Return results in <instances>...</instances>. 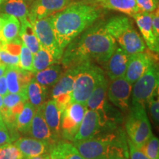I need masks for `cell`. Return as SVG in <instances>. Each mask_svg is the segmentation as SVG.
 Returning <instances> with one entry per match:
<instances>
[{
	"label": "cell",
	"mask_w": 159,
	"mask_h": 159,
	"mask_svg": "<svg viewBox=\"0 0 159 159\" xmlns=\"http://www.w3.org/2000/svg\"><path fill=\"white\" fill-rule=\"evenodd\" d=\"M116 46L114 39L105 29V21H99L93 24L67 45L61 62L65 70L86 61L105 64Z\"/></svg>",
	"instance_id": "obj_1"
},
{
	"label": "cell",
	"mask_w": 159,
	"mask_h": 159,
	"mask_svg": "<svg viewBox=\"0 0 159 159\" xmlns=\"http://www.w3.org/2000/svg\"><path fill=\"white\" fill-rule=\"evenodd\" d=\"M102 14L101 7L89 0L69 3L52 15L53 30L60 49L64 51L75 38L97 21Z\"/></svg>",
	"instance_id": "obj_2"
},
{
	"label": "cell",
	"mask_w": 159,
	"mask_h": 159,
	"mask_svg": "<svg viewBox=\"0 0 159 159\" xmlns=\"http://www.w3.org/2000/svg\"><path fill=\"white\" fill-rule=\"evenodd\" d=\"M74 146L85 159L128 158V138L121 131H113L86 140L75 142Z\"/></svg>",
	"instance_id": "obj_3"
},
{
	"label": "cell",
	"mask_w": 159,
	"mask_h": 159,
	"mask_svg": "<svg viewBox=\"0 0 159 159\" xmlns=\"http://www.w3.org/2000/svg\"><path fill=\"white\" fill-rule=\"evenodd\" d=\"M105 27L119 47L129 55L144 51V40L133 27L130 19L124 16H116L105 21Z\"/></svg>",
	"instance_id": "obj_4"
},
{
	"label": "cell",
	"mask_w": 159,
	"mask_h": 159,
	"mask_svg": "<svg viewBox=\"0 0 159 159\" xmlns=\"http://www.w3.org/2000/svg\"><path fill=\"white\" fill-rule=\"evenodd\" d=\"M76 68L71 102L86 105L87 101L99 81L105 77L104 71L96 63L86 61L74 66Z\"/></svg>",
	"instance_id": "obj_5"
},
{
	"label": "cell",
	"mask_w": 159,
	"mask_h": 159,
	"mask_svg": "<svg viewBox=\"0 0 159 159\" xmlns=\"http://www.w3.org/2000/svg\"><path fill=\"white\" fill-rule=\"evenodd\" d=\"M125 130L128 139L138 148H140L152 136V128L144 107L132 104L127 116Z\"/></svg>",
	"instance_id": "obj_6"
},
{
	"label": "cell",
	"mask_w": 159,
	"mask_h": 159,
	"mask_svg": "<svg viewBox=\"0 0 159 159\" xmlns=\"http://www.w3.org/2000/svg\"><path fill=\"white\" fill-rule=\"evenodd\" d=\"M132 91V104H138L146 107L149 99L158 89L159 72L156 61H153L145 73L134 83Z\"/></svg>",
	"instance_id": "obj_7"
},
{
	"label": "cell",
	"mask_w": 159,
	"mask_h": 159,
	"mask_svg": "<svg viewBox=\"0 0 159 159\" xmlns=\"http://www.w3.org/2000/svg\"><path fill=\"white\" fill-rule=\"evenodd\" d=\"M30 22L33 26L41 47L48 50L57 60V62H60L63 52L60 49L57 44L53 30L51 16L33 20Z\"/></svg>",
	"instance_id": "obj_8"
},
{
	"label": "cell",
	"mask_w": 159,
	"mask_h": 159,
	"mask_svg": "<svg viewBox=\"0 0 159 159\" xmlns=\"http://www.w3.org/2000/svg\"><path fill=\"white\" fill-rule=\"evenodd\" d=\"M86 110V105L79 102H72L68 108L61 113V139L73 142Z\"/></svg>",
	"instance_id": "obj_9"
},
{
	"label": "cell",
	"mask_w": 159,
	"mask_h": 159,
	"mask_svg": "<svg viewBox=\"0 0 159 159\" xmlns=\"http://www.w3.org/2000/svg\"><path fill=\"white\" fill-rule=\"evenodd\" d=\"M132 91V84L125 78V77H118L108 81L107 97L113 105L126 111L130 108V98Z\"/></svg>",
	"instance_id": "obj_10"
},
{
	"label": "cell",
	"mask_w": 159,
	"mask_h": 159,
	"mask_svg": "<svg viewBox=\"0 0 159 159\" xmlns=\"http://www.w3.org/2000/svg\"><path fill=\"white\" fill-rule=\"evenodd\" d=\"M35 73L24 70L19 66L7 67L5 76L9 93H21L26 91L27 85L34 77Z\"/></svg>",
	"instance_id": "obj_11"
},
{
	"label": "cell",
	"mask_w": 159,
	"mask_h": 159,
	"mask_svg": "<svg viewBox=\"0 0 159 159\" xmlns=\"http://www.w3.org/2000/svg\"><path fill=\"white\" fill-rule=\"evenodd\" d=\"M71 0H34L29 11L30 21L52 16L65 8Z\"/></svg>",
	"instance_id": "obj_12"
},
{
	"label": "cell",
	"mask_w": 159,
	"mask_h": 159,
	"mask_svg": "<svg viewBox=\"0 0 159 159\" xmlns=\"http://www.w3.org/2000/svg\"><path fill=\"white\" fill-rule=\"evenodd\" d=\"M155 60L152 56L147 53L139 52L130 55L129 58L128 67L125 75V78L130 84H134L139 80Z\"/></svg>",
	"instance_id": "obj_13"
},
{
	"label": "cell",
	"mask_w": 159,
	"mask_h": 159,
	"mask_svg": "<svg viewBox=\"0 0 159 159\" xmlns=\"http://www.w3.org/2000/svg\"><path fill=\"white\" fill-rule=\"evenodd\" d=\"M102 132L98 114L95 111L87 108L72 142L93 138Z\"/></svg>",
	"instance_id": "obj_14"
},
{
	"label": "cell",
	"mask_w": 159,
	"mask_h": 159,
	"mask_svg": "<svg viewBox=\"0 0 159 159\" xmlns=\"http://www.w3.org/2000/svg\"><path fill=\"white\" fill-rule=\"evenodd\" d=\"M130 55L116 46L110 58L105 63V71L109 79L114 80L118 77H125Z\"/></svg>",
	"instance_id": "obj_15"
},
{
	"label": "cell",
	"mask_w": 159,
	"mask_h": 159,
	"mask_svg": "<svg viewBox=\"0 0 159 159\" xmlns=\"http://www.w3.org/2000/svg\"><path fill=\"white\" fill-rule=\"evenodd\" d=\"M108 81L105 77H102L86 102L87 108L96 111L99 116L104 115L111 106L107 97Z\"/></svg>",
	"instance_id": "obj_16"
},
{
	"label": "cell",
	"mask_w": 159,
	"mask_h": 159,
	"mask_svg": "<svg viewBox=\"0 0 159 159\" xmlns=\"http://www.w3.org/2000/svg\"><path fill=\"white\" fill-rule=\"evenodd\" d=\"M134 18L139 30L142 33L143 39L151 51L158 53L159 51V40L154 35L152 27V14L151 13L139 12L135 14Z\"/></svg>",
	"instance_id": "obj_17"
},
{
	"label": "cell",
	"mask_w": 159,
	"mask_h": 159,
	"mask_svg": "<svg viewBox=\"0 0 159 159\" xmlns=\"http://www.w3.org/2000/svg\"><path fill=\"white\" fill-rule=\"evenodd\" d=\"M42 108L43 107H41L35 111L28 134H30L33 138L47 143L52 148L56 142H55L51 131L43 118Z\"/></svg>",
	"instance_id": "obj_18"
},
{
	"label": "cell",
	"mask_w": 159,
	"mask_h": 159,
	"mask_svg": "<svg viewBox=\"0 0 159 159\" xmlns=\"http://www.w3.org/2000/svg\"><path fill=\"white\" fill-rule=\"evenodd\" d=\"M43 116L50 130L55 142L61 140V112L53 99L47 101L42 108Z\"/></svg>",
	"instance_id": "obj_19"
},
{
	"label": "cell",
	"mask_w": 159,
	"mask_h": 159,
	"mask_svg": "<svg viewBox=\"0 0 159 159\" xmlns=\"http://www.w3.org/2000/svg\"><path fill=\"white\" fill-rule=\"evenodd\" d=\"M14 144L24 157H35L49 153L51 149L47 143L34 138H20Z\"/></svg>",
	"instance_id": "obj_20"
},
{
	"label": "cell",
	"mask_w": 159,
	"mask_h": 159,
	"mask_svg": "<svg viewBox=\"0 0 159 159\" xmlns=\"http://www.w3.org/2000/svg\"><path fill=\"white\" fill-rule=\"evenodd\" d=\"M105 9L114 10L133 17L139 13L135 0H89Z\"/></svg>",
	"instance_id": "obj_21"
},
{
	"label": "cell",
	"mask_w": 159,
	"mask_h": 159,
	"mask_svg": "<svg viewBox=\"0 0 159 159\" xmlns=\"http://www.w3.org/2000/svg\"><path fill=\"white\" fill-rule=\"evenodd\" d=\"M63 74V66L57 63L35 73L34 78L39 84L48 88L49 86H53L59 80Z\"/></svg>",
	"instance_id": "obj_22"
},
{
	"label": "cell",
	"mask_w": 159,
	"mask_h": 159,
	"mask_svg": "<svg viewBox=\"0 0 159 159\" xmlns=\"http://www.w3.org/2000/svg\"><path fill=\"white\" fill-rule=\"evenodd\" d=\"M0 5L2 13L13 16L19 21L28 19L29 9L26 0H4Z\"/></svg>",
	"instance_id": "obj_23"
},
{
	"label": "cell",
	"mask_w": 159,
	"mask_h": 159,
	"mask_svg": "<svg viewBox=\"0 0 159 159\" xmlns=\"http://www.w3.org/2000/svg\"><path fill=\"white\" fill-rule=\"evenodd\" d=\"M51 159H85L71 143L59 141L49 150Z\"/></svg>",
	"instance_id": "obj_24"
},
{
	"label": "cell",
	"mask_w": 159,
	"mask_h": 159,
	"mask_svg": "<svg viewBox=\"0 0 159 159\" xmlns=\"http://www.w3.org/2000/svg\"><path fill=\"white\" fill-rule=\"evenodd\" d=\"M76 75L77 70L75 66H71L66 69L65 72H63L59 80L53 85L52 90V99L63 94H71Z\"/></svg>",
	"instance_id": "obj_25"
},
{
	"label": "cell",
	"mask_w": 159,
	"mask_h": 159,
	"mask_svg": "<svg viewBox=\"0 0 159 159\" xmlns=\"http://www.w3.org/2000/svg\"><path fill=\"white\" fill-rule=\"evenodd\" d=\"M21 27L19 31V38L21 42L30 50L33 54L41 48L39 39L35 34L33 26L28 19L20 21Z\"/></svg>",
	"instance_id": "obj_26"
},
{
	"label": "cell",
	"mask_w": 159,
	"mask_h": 159,
	"mask_svg": "<svg viewBox=\"0 0 159 159\" xmlns=\"http://www.w3.org/2000/svg\"><path fill=\"white\" fill-rule=\"evenodd\" d=\"M27 96V102L35 107V109L43 106L47 97V88L43 86L35 80L33 77L27 85L26 89Z\"/></svg>",
	"instance_id": "obj_27"
},
{
	"label": "cell",
	"mask_w": 159,
	"mask_h": 159,
	"mask_svg": "<svg viewBox=\"0 0 159 159\" xmlns=\"http://www.w3.org/2000/svg\"><path fill=\"white\" fill-rule=\"evenodd\" d=\"M4 22L0 33V40L2 43H5L13 41L19 36L21 24L19 20L13 16L1 13Z\"/></svg>",
	"instance_id": "obj_28"
},
{
	"label": "cell",
	"mask_w": 159,
	"mask_h": 159,
	"mask_svg": "<svg viewBox=\"0 0 159 159\" xmlns=\"http://www.w3.org/2000/svg\"><path fill=\"white\" fill-rule=\"evenodd\" d=\"M35 111V107L29 102L25 103L22 111L18 115L16 121V128L19 132L24 134H28Z\"/></svg>",
	"instance_id": "obj_29"
},
{
	"label": "cell",
	"mask_w": 159,
	"mask_h": 159,
	"mask_svg": "<svg viewBox=\"0 0 159 159\" xmlns=\"http://www.w3.org/2000/svg\"><path fill=\"white\" fill-rule=\"evenodd\" d=\"M57 63L59 62L48 50L41 47L33 54V72L36 73Z\"/></svg>",
	"instance_id": "obj_30"
},
{
	"label": "cell",
	"mask_w": 159,
	"mask_h": 159,
	"mask_svg": "<svg viewBox=\"0 0 159 159\" xmlns=\"http://www.w3.org/2000/svg\"><path fill=\"white\" fill-rule=\"evenodd\" d=\"M139 149L150 159H159V140L153 134Z\"/></svg>",
	"instance_id": "obj_31"
},
{
	"label": "cell",
	"mask_w": 159,
	"mask_h": 159,
	"mask_svg": "<svg viewBox=\"0 0 159 159\" xmlns=\"http://www.w3.org/2000/svg\"><path fill=\"white\" fill-rule=\"evenodd\" d=\"M3 106L0 111L11 109L21 102H27V92L24 91L21 93H7L2 97Z\"/></svg>",
	"instance_id": "obj_32"
},
{
	"label": "cell",
	"mask_w": 159,
	"mask_h": 159,
	"mask_svg": "<svg viewBox=\"0 0 159 159\" xmlns=\"http://www.w3.org/2000/svg\"><path fill=\"white\" fill-rule=\"evenodd\" d=\"M19 67L33 72V53L23 43L19 54Z\"/></svg>",
	"instance_id": "obj_33"
},
{
	"label": "cell",
	"mask_w": 159,
	"mask_h": 159,
	"mask_svg": "<svg viewBox=\"0 0 159 159\" xmlns=\"http://www.w3.org/2000/svg\"><path fill=\"white\" fill-rule=\"evenodd\" d=\"M23 157L15 144L9 143L0 146V159H23Z\"/></svg>",
	"instance_id": "obj_34"
},
{
	"label": "cell",
	"mask_w": 159,
	"mask_h": 159,
	"mask_svg": "<svg viewBox=\"0 0 159 159\" xmlns=\"http://www.w3.org/2000/svg\"><path fill=\"white\" fill-rule=\"evenodd\" d=\"M148 105L149 106V110L152 117V121L155 125H158L159 122V97H158V89L153 93L149 99Z\"/></svg>",
	"instance_id": "obj_35"
},
{
	"label": "cell",
	"mask_w": 159,
	"mask_h": 159,
	"mask_svg": "<svg viewBox=\"0 0 159 159\" xmlns=\"http://www.w3.org/2000/svg\"><path fill=\"white\" fill-rule=\"evenodd\" d=\"M19 56L8 52L3 48H0V63L10 66H19Z\"/></svg>",
	"instance_id": "obj_36"
},
{
	"label": "cell",
	"mask_w": 159,
	"mask_h": 159,
	"mask_svg": "<svg viewBox=\"0 0 159 159\" xmlns=\"http://www.w3.org/2000/svg\"><path fill=\"white\" fill-rule=\"evenodd\" d=\"M139 12L152 13L158 7V0H135Z\"/></svg>",
	"instance_id": "obj_37"
},
{
	"label": "cell",
	"mask_w": 159,
	"mask_h": 159,
	"mask_svg": "<svg viewBox=\"0 0 159 159\" xmlns=\"http://www.w3.org/2000/svg\"><path fill=\"white\" fill-rule=\"evenodd\" d=\"M128 144L130 159H150L140 149L135 146L129 139H128Z\"/></svg>",
	"instance_id": "obj_38"
},
{
	"label": "cell",
	"mask_w": 159,
	"mask_h": 159,
	"mask_svg": "<svg viewBox=\"0 0 159 159\" xmlns=\"http://www.w3.org/2000/svg\"><path fill=\"white\" fill-rule=\"evenodd\" d=\"M152 14V27L154 35L159 40V13L158 7L151 13Z\"/></svg>",
	"instance_id": "obj_39"
},
{
	"label": "cell",
	"mask_w": 159,
	"mask_h": 159,
	"mask_svg": "<svg viewBox=\"0 0 159 159\" xmlns=\"http://www.w3.org/2000/svg\"><path fill=\"white\" fill-rule=\"evenodd\" d=\"M13 142L11 135L10 134L7 128L0 127V146L1 145L9 144Z\"/></svg>",
	"instance_id": "obj_40"
},
{
	"label": "cell",
	"mask_w": 159,
	"mask_h": 159,
	"mask_svg": "<svg viewBox=\"0 0 159 159\" xmlns=\"http://www.w3.org/2000/svg\"><path fill=\"white\" fill-rule=\"evenodd\" d=\"M8 92V89H7V81H6V78L5 75L0 77V95L2 97L5 96L6 94Z\"/></svg>",
	"instance_id": "obj_41"
},
{
	"label": "cell",
	"mask_w": 159,
	"mask_h": 159,
	"mask_svg": "<svg viewBox=\"0 0 159 159\" xmlns=\"http://www.w3.org/2000/svg\"><path fill=\"white\" fill-rule=\"evenodd\" d=\"M23 159H51L49 153H46L35 157H23Z\"/></svg>",
	"instance_id": "obj_42"
},
{
	"label": "cell",
	"mask_w": 159,
	"mask_h": 159,
	"mask_svg": "<svg viewBox=\"0 0 159 159\" xmlns=\"http://www.w3.org/2000/svg\"><path fill=\"white\" fill-rule=\"evenodd\" d=\"M6 69H7V66H6L0 63V77H2V75H5Z\"/></svg>",
	"instance_id": "obj_43"
},
{
	"label": "cell",
	"mask_w": 159,
	"mask_h": 159,
	"mask_svg": "<svg viewBox=\"0 0 159 159\" xmlns=\"http://www.w3.org/2000/svg\"><path fill=\"white\" fill-rule=\"evenodd\" d=\"M3 22H4L3 17H2V16L0 14V33H1V30H2V27Z\"/></svg>",
	"instance_id": "obj_44"
},
{
	"label": "cell",
	"mask_w": 159,
	"mask_h": 159,
	"mask_svg": "<svg viewBox=\"0 0 159 159\" xmlns=\"http://www.w3.org/2000/svg\"><path fill=\"white\" fill-rule=\"evenodd\" d=\"M0 127H2V128H6V126H5V124H4V122H3L2 118L1 113H0Z\"/></svg>",
	"instance_id": "obj_45"
},
{
	"label": "cell",
	"mask_w": 159,
	"mask_h": 159,
	"mask_svg": "<svg viewBox=\"0 0 159 159\" xmlns=\"http://www.w3.org/2000/svg\"><path fill=\"white\" fill-rule=\"evenodd\" d=\"M3 106V100H2V97L0 95V110H1Z\"/></svg>",
	"instance_id": "obj_46"
},
{
	"label": "cell",
	"mask_w": 159,
	"mask_h": 159,
	"mask_svg": "<svg viewBox=\"0 0 159 159\" xmlns=\"http://www.w3.org/2000/svg\"><path fill=\"white\" fill-rule=\"evenodd\" d=\"M111 159H128V158H125V157H115V158H113Z\"/></svg>",
	"instance_id": "obj_47"
},
{
	"label": "cell",
	"mask_w": 159,
	"mask_h": 159,
	"mask_svg": "<svg viewBox=\"0 0 159 159\" xmlns=\"http://www.w3.org/2000/svg\"><path fill=\"white\" fill-rule=\"evenodd\" d=\"M2 43L1 40H0V48H1V47H2Z\"/></svg>",
	"instance_id": "obj_48"
},
{
	"label": "cell",
	"mask_w": 159,
	"mask_h": 159,
	"mask_svg": "<svg viewBox=\"0 0 159 159\" xmlns=\"http://www.w3.org/2000/svg\"><path fill=\"white\" fill-rule=\"evenodd\" d=\"M3 1H4V0H0V5H1V4L3 2Z\"/></svg>",
	"instance_id": "obj_49"
},
{
	"label": "cell",
	"mask_w": 159,
	"mask_h": 159,
	"mask_svg": "<svg viewBox=\"0 0 159 159\" xmlns=\"http://www.w3.org/2000/svg\"><path fill=\"white\" fill-rule=\"evenodd\" d=\"M28 1L30 2H33V1H34V0H28Z\"/></svg>",
	"instance_id": "obj_50"
}]
</instances>
